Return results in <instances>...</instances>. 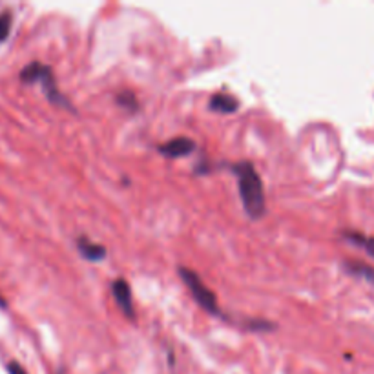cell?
Instances as JSON below:
<instances>
[{"label":"cell","instance_id":"6da1fadb","mask_svg":"<svg viewBox=\"0 0 374 374\" xmlns=\"http://www.w3.org/2000/svg\"><path fill=\"white\" fill-rule=\"evenodd\" d=\"M232 170L237 175L243 208L252 219H261L265 214V190H263V181L256 172L254 165L249 161H241L237 165H232Z\"/></svg>","mask_w":374,"mask_h":374},{"label":"cell","instance_id":"7a4b0ae2","mask_svg":"<svg viewBox=\"0 0 374 374\" xmlns=\"http://www.w3.org/2000/svg\"><path fill=\"white\" fill-rule=\"evenodd\" d=\"M179 274H181V278H183L185 285L190 289L194 299L199 303V307L205 308V311L210 312V314H219L218 298H216L214 292H212V290H210L205 283H203V280L197 276L196 272L190 270V268L181 267L179 268Z\"/></svg>","mask_w":374,"mask_h":374},{"label":"cell","instance_id":"3957f363","mask_svg":"<svg viewBox=\"0 0 374 374\" xmlns=\"http://www.w3.org/2000/svg\"><path fill=\"white\" fill-rule=\"evenodd\" d=\"M112 294L116 298L117 305L120 307V311L125 312L126 316L130 320H134L135 312H134V301H132V289L126 283L125 280H116L112 283Z\"/></svg>","mask_w":374,"mask_h":374},{"label":"cell","instance_id":"277c9868","mask_svg":"<svg viewBox=\"0 0 374 374\" xmlns=\"http://www.w3.org/2000/svg\"><path fill=\"white\" fill-rule=\"evenodd\" d=\"M196 148V143L188 137H175L172 141H166L165 144H161L159 151L165 154L166 157H183L192 154Z\"/></svg>","mask_w":374,"mask_h":374},{"label":"cell","instance_id":"5b68a950","mask_svg":"<svg viewBox=\"0 0 374 374\" xmlns=\"http://www.w3.org/2000/svg\"><path fill=\"white\" fill-rule=\"evenodd\" d=\"M77 247H79V252L85 256L86 259L89 261H103L106 258V249L103 245H99V243H94V241H89L88 237H80L77 241Z\"/></svg>","mask_w":374,"mask_h":374},{"label":"cell","instance_id":"8992f818","mask_svg":"<svg viewBox=\"0 0 374 374\" xmlns=\"http://www.w3.org/2000/svg\"><path fill=\"white\" fill-rule=\"evenodd\" d=\"M210 108L219 113H234L239 108V101L234 95L221 92L210 99Z\"/></svg>","mask_w":374,"mask_h":374},{"label":"cell","instance_id":"52a82bcc","mask_svg":"<svg viewBox=\"0 0 374 374\" xmlns=\"http://www.w3.org/2000/svg\"><path fill=\"white\" fill-rule=\"evenodd\" d=\"M345 239H349L351 243H354V245L361 247L370 258H374V237L360 234V232H345Z\"/></svg>","mask_w":374,"mask_h":374},{"label":"cell","instance_id":"ba28073f","mask_svg":"<svg viewBox=\"0 0 374 374\" xmlns=\"http://www.w3.org/2000/svg\"><path fill=\"white\" fill-rule=\"evenodd\" d=\"M46 68H48L46 64H40V63L27 64L23 72H20V79L26 80V82H39V79L42 77V73L46 72Z\"/></svg>","mask_w":374,"mask_h":374},{"label":"cell","instance_id":"9c48e42d","mask_svg":"<svg viewBox=\"0 0 374 374\" xmlns=\"http://www.w3.org/2000/svg\"><path fill=\"white\" fill-rule=\"evenodd\" d=\"M11 13L9 11H4L0 15V42H4L9 37V32H11Z\"/></svg>","mask_w":374,"mask_h":374},{"label":"cell","instance_id":"30bf717a","mask_svg":"<svg viewBox=\"0 0 374 374\" xmlns=\"http://www.w3.org/2000/svg\"><path fill=\"white\" fill-rule=\"evenodd\" d=\"M117 103L120 106L130 108V110H137V99H135V95L132 92H123V94L117 95Z\"/></svg>","mask_w":374,"mask_h":374},{"label":"cell","instance_id":"8fae6325","mask_svg":"<svg viewBox=\"0 0 374 374\" xmlns=\"http://www.w3.org/2000/svg\"><path fill=\"white\" fill-rule=\"evenodd\" d=\"M351 267L352 272H356V274H360V276H363L366 280L373 281L374 283V268L367 267V265H361V263H356V265H349Z\"/></svg>","mask_w":374,"mask_h":374},{"label":"cell","instance_id":"7c38bea8","mask_svg":"<svg viewBox=\"0 0 374 374\" xmlns=\"http://www.w3.org/2000/svg\"><path fill=\"white\" fill-rule=\"evenodd\" d=\"M8 370H9V374H27L26 370H24L23 367L18 366V363H15V361L8 363Z\"/></svg>","mask_w":374,"mask_h":374},{"label":"cell","instance_id":"4fadbf2b","mask_svg":"<svg viewBox=\"0 0 374 374\" xmlns=\"http://www.w3.org/2000/svg\"><path fill=\"white\" fill-rule=\"evenodd\" d=\"M0 307H2V308L6 307V301H4V299H2V298H0Z\"/></svg>","mask_w":374,"mask_h":374}]
</instances>
